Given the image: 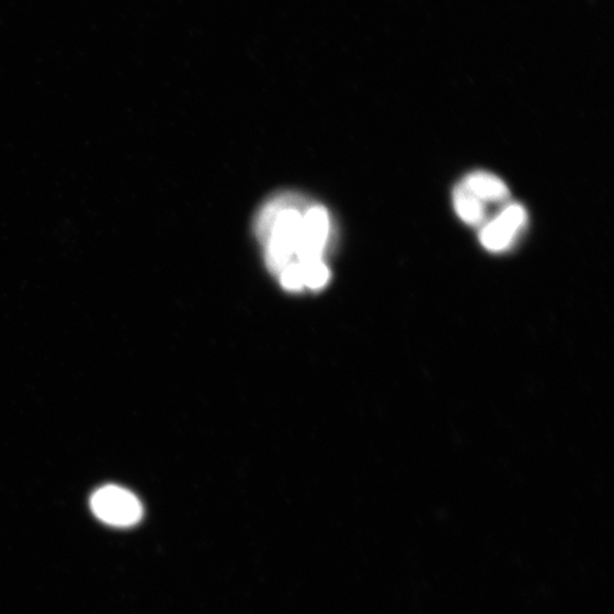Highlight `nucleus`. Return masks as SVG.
<instances>
[{
  "label": "nucleus",
  "mask_w": 614,
  "mask_h": 614,
  "mask_svg": "<svg viewBox=\"0 0 614 614\" xmlns=\"http://www.w3.org/2000/svg\"><path fill=\"white\" fill-rule=\"evenodd\" d=\"M464 186L486 203H502L509 200L507 183L496 174L485 171L470 173L463 182Z\"/></svg>",
  "instance_id": "nucleus-4"
},
{
  "label": "nucleus",
  "mask_w": 614,
  "mask_h": 614,
  "mask_svg": "<svg viewBox=\"0 0 614 614\" xmlns=\"http://www.w3.org/2000/svg\"><path fill=\"white\" fill-rule=\"evenodd\" d=\"M528 215L524 206L508 204L496 217L481 226L479 240L489 252H505L524 231Z\"/></svg>",
  "instance_id": "nucleus-3"
},
{
  "label": "nucleus",
  "mask_w": 614,
  "mask_h": 614,
  "mask_svg": "<svg viewBox=\"0 0 614 614\" xmlns=\"http://www.w3.org/2000/svg\"><path fill=\"white\" fill-rule=\"evenodd\" d=\"M90 508L104 524L116 528H128L143 518V505L130 490L115 485L104 486L90 499Z\"/></svg>",
  "instance_id": "nucleus-2"
},
{
  "label": "nucleus",
  "mask_w": 614,
  "mask_h": 614,
  "mask_svg": "<svg viewBox=\"0 0 614 614\" xmlns=\"http://www.w3.org/2000/svg\"><path fill=\"white\" fill-rule=\"evenodd\" d=\"M254 230L266 268L286 291L317 292L328 285L336 230L322 204L296 192L275 194L260 207Z\"/></svg>",
  "instance_id": "nucleus-1"
},
{
  "label": "nucleus",
  "mask_w": 614,
  "mask_h": 614,
  "mask_svg": "<svg viewBox=\"0 0 614 614\" xmlns=\"http://www.w3.org/2000/svg\"><path fill=\"white\" fill-rule=\"evenodd\" d=\"M453 205L458 218L465 224L479 227L486 223V204L470 193L463 183L453 192Z\"/></svg>",
  "instance_id": "nucleus-5"
}]
</instances>
